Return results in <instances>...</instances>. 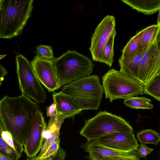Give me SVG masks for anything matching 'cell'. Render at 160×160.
I'll return each instance as SVG.
<instances>
[{
    "instance_id": "d4e9b609",
    "label": "cell",
    "mask_w": 160,
    "mask_h": 160,
    "mask_svg": "<svg viewBox=\"0 0 160 160\" xmlns=\"http://www.w3.org/2000/svg\"><path fill=\"white\" fill-rule=\"evenodd\" d=\"M36 49L37 55L40 58L47 60H52L55 59L51 46L39 45L36 47Z\"/></svg>"
},
{
    "instance_id": "30bf717a",
    "label": "cell",
    "mask_w": 160,
    "mask_h": 160,
    "mask_svg": "<svg viewBox=\"0 0 160 160\" xmlns=\"http://www.w3.org/2000/svg\"><path fill=\"white\" fill-rule=\"evenodd\" d=\"M47 124L42 112L39 110L32 122L23 146L24 152L28 158L36 156L40 151L44 140L43 133Z\"/></svg>"
},
{
    "instance_id": "d6a6232c",
    "label": "cell",
    "mask_w": 160,
    "mask_h": 160,
    "mask_svg": "<svg viewBox=\"0 0 160 160\" xmlns=\"http://www.w3.org/2000/svg\"><path fill=\"white\" fill-rule=\"evenodd\" d=\"M0 160H13L9 157L0 153Z\"/></svg>"
},
{
    "instance_id": "836d02e7",
    "label": "cell",
    "mask_w": 160,
    "mask_h": 160,
    "mask_svg": "<svg viewBox=\"0 0 160 160\" xmlns=\"http://www.w3.org/2000/svg\"><path fill=\"white\" fill-rule=\"evenodd\" d=\"M6 131L4 125L0 119V136L3 131Z\"/></svg>"
},
{
    "instance_id": "ba28073f",
    "label": "cell",
    "mask_w": 160,
    "mask_h": 160,
    "mask_svg": "<svg viewBox=\"0 0 160 160\" xmlns=\"http://www.w3.org/2000/svg\"><path fill=\"white\" fill-rule=\"evenodd\" d=\"M115 17L107 15L96 28L91 38V46L89 48L94 61L102 63L103 49L115 28Z\"/></svg>"
},
{
    "instance_id": "8992f818",
    "label": "cell",
    "mask_w": 160,
    "mask_h": 160,
    "mask_svg": "<svg viewBox=\"0 0 160 160\" xmlns=\"http://www.w3.org/2000/svg\"><path fill=\"white\" fill-rule=\"evenodd\" d=\"M102 79L106 98L111 102L143 94L144 86L141 82L114 68L109 69Z\"/></svg>"
},
{
    "instance_id": "f546056e",
    "label": "cell",
    "mask_w": 160,
    "mask_h": 160,
    "mask_svg": "<svg viewBox=\"0 0 160 160\" xmlns=\"http://www.w3.org/2000/svg\"><path fill=\"white\" fill-rule=\"evenodd\" d=\"M47 117H51L61 115L59 113L55 103L53 102L49 107L46 108Z\"/></svg>"
},
{
    "instance_id": "1f68e13d",
    "label": "cell",
    "mask_w": 160,
    "mask_h": 160,
    "mask_svg": "<svg viewBox=\"0 0 160 160\" xmlns=\"http://www.w3.org/2000/svg\"><path fill=\"white\" fill-rule=\"evenodd\" d=\"M8 74V72L6 68L0 64V87L4 79V77Z\"/></svg>"
},
{
    "instance_id": "3957f363",
    "label": "cell",
    "mask_w": 160,
    "mask_h": 160,
    "mask_svg": "<svg viewBox=\"0 0 160 160\" xmlns=\"http://www.w3.org/2000/svg\"><path fill=\"white\" fill-rule=\"evenodd\" d=\"M98 75H90L66 84L60 92L74 98L82 110H97L104 93Z\"/></svg>"
},
{
    "instance_id": "5bb4252c",
    "label": "cell",
    "mask_w": 160,
    "mask_h": 160,
    "mask_svg": "<svg viewBox=\"0 0 160 160\" xmlns=\"http://www.w3.org/2000/svg\"><path fill=\"white\" fill-rule=\"evenodd\" d=\"M52 96L59 113L66 118H73L82 111L74 98L60 91L53 92Z\"/></svg>"
},
{
    "instance_id": "d6986e66",
    "label": "cell",
    "mask_w": 160,
    "mask_h": 160,
    "mask_svg": "<svg viewBox=\"0 0 160 160\" xmlns=\"http://www.w3.org/2000/svg\"><path fill=\"white\" fill-rule=\"evenodd\" d=\"M144 29L141 39L143 52L160 39V23L152 25Z\"/></svg>"
},
{
    "instance_id": "4316f807",
    "label": "cell",
    "mask_w": 160,
    "mask_h": 160,
    "mask_svg": "<svg viewBox=\"0 0 160 160\" xmlns=\"http://www.w3.org/2000/svg\"><path fill=\"white\" fill-rule=\"evenodd\" d=\"M66 153L64 150L60 147L57 152L51 156L44 158H38L36 156L31 158H28L26 160H64Z\"/></svg>"
},
{
    "instance_id": "277c9868",
    "label": "cell",
    "mask_w": 160,
    "mask_h": 160,
    "mask_svg": "<svg viewBox=\"0 0 160 160\" xmlns=\"http://www.w3.org/2000/svg\"><path fill=\"white\" fill-rule=\"evenodd\" d=\"M52 62L61 87L91 75L94 67L88 57L74 50H68Z\"/></svg>"
},
{
    "instance_id": "2e32d148",
    "label": "cell",
    "mask_w": 160,
    "mask_h": 160,
    "mask_svg": "<svg viewBox=\"0 0 160 160\" xmlns=\"http://www.w3.org/2000/svg\"><path fill=\"white\" fill-rule=\"evenodd\" d=\"M122 2L138 12L151 15L160 10V0H122Z\"/></svg>"
},
{
    "instance_id": "e0dca14e",
    "label": "cell",
    "mask_w": 160,
    "mask_h": 160,
    "mask_svg": "<svg viewBox=\"0 0 160 160\" xmlns=\"http://www.w3.org/2000/svg\"><path fill=\"white\" fill-rule=\"evenodd\" d=\"M142 54L129 58H123L120 57L118 60L119 71L128 77L139 81V65Z\"/></svg>"
},
{
    "instance_id": "7c38bea8",
    "label": "cell",
    "mask_w": 160,
    "mask_h": 160,
    "mask_svg": "<svg viewBox=\"0 0 160 160\" xmlns=\"http://www.w3.org/2000/svg\"><path fill=\"white\" fill-rule=\"evenodd\" d=\"M109 148L124 151L137 150L139 144L133 132H115L95 140Z\"/></svg>"
},
{
    "instance_id": "9c48e42d",
    "label": "cell",
    "mask_w": 160,
    "mask_h": 160,
    "mask_svg": "<svg viewBox=\"0 0 160 160\" xmlns=\"http://www.w3.org/2000/svg\"><path fill=\"white\" fill-rule=\"evenodd\" d=\"M160 39L142 53L139 63L138 80L144 86L160 74Z\"/></svg>"
},
{
    "instance_id": "484cf974",
    "label": "cell",
    "mask_w": 160,
    "mask_h": 160,
    "mask_svg": "<svg viewBox=\"0 0 160 160\" xmlns=\"http://www.w3.org/2000/svg\"><path fill=\"white\" fill-rule=\"evenodd\" d=\"M0 153L13 160H18L21 157L8 145L0 136Z\"/></svg>"
},
{
    "instance_id": "52a82bcc",
    "label": "cell",
    "mask_w": 160,
    "mask_h": 160,
    "mask_svg": "<svg viewBox=\"0 0 160 160\" xmlns=\"http://www.w3.org/2000/svg\"><path fill=\"white\" fill-rule=\"evenodd\" d=\"M16 72L19 88L23 94L38 104L43 103L47 99L46 92L37 78L31 62L24 56H16Z\"/></svg>"
},
{
    "instance_id": "ffe728a7",
    "label": "cell",
    "mask_w": 160,
    "mask_h": 160,
    "mask_svg": "<svg viewBox=\"0 0 160 160\" xmlns=\"http://www.w3.org/2000/svg\"><path fill=\"white\" fill-rule=\"evenodd\" d=\"M152 100L145 97H133L125 99L123 103L126 106L135 109L151 110L153 105L150 102Z\"/></svg>"
},
{
    "instance_id": "e575fe53",
    "label": "cell",
    "mask_w": 160,
    "mask_h": 160,
    "mask_svg": "<svg viewBox=\"0 0 160 160\" xmlns=\"http://www.w3.org/2000/svg\"><path fill=\"white\" fill-rule=\"evenodd\" d=\"M4 0H0V12L2 8Z\"/></svg>"
},
{
    "instance_id": "4dcf8cb0",
    "label": "cell",
    "mask_w": 160,
    "mask_h": 160,
    "mask_svg": "<svg viewBox=\"0 0 160 160\" xmlns=\"http://www.w3.org/2000/svg\"><path fill=\"white\" fill-rule=\"evenodd\" d=\"M93 160H136L131 158L118 156H103Z\"/></svg>"
},
{
    "instance_id": "6da1fadb",
    "label": "cell",
    "mask_w": 160,
    "mask_h": 160,
    "mask_svg": "<svg viewBox=\"0 0 160 160\" xmlns=\"http://www.w3.org/2000/svg\"><path fill=\"white\" fill-rule=\"evenodd\" d=\"M39 108L23 94L14 97L6 95L0 99V119L6 130L23 146L32 122Z\"/></svg>"
},
{
    "instance_id": "7402d4cb",
    "label": "cell",
    "mask_w": 160,
    "mask_h": 160,
    "mask_svg": "<svg viewBox=\"0 0 160 160\" xmlns=\"http://www.w3.org/2000/svg\"><path fill=\"white\" fill-rule=\"evenodd\" d=\"M116 34V28H115L103 51L102 63L106 64L109 67L112 66L113 62L114 40Z\"/></svg>"
},
{
    "instance_id": "cb8c5ba5",
    "label": "cell",
    "mask_w": 160,
    "mask_h": 160,
    "mask_svg": "<svg viewBox=\"0 0 160 160\" xmlns=\"http://www.w3.org/2000/svg\"><path fill=\"white\" fill-rule=\"evenodd\" d=\"M1 137L8 145L22 156L24 151L23 146L17 141L9 132L7 131H3L1 134Z\"/></svg>"
},
{
    "instance_id": "7a4b0ae2",
    "label": "cell",
    "mask_w": 160,
    "mask_h": 160,
    "mask_svg": "<svg viewBox=\"0 0 160 160\" xmlns=\"http://www.w3.org/2000/svg\"><path fill=\"white\" fill-rule=\"evenodd\" d=\"M33 0H4L0 12V38L11 39L22 32L31 16Z\"/></svg>"
},
{
    "instance_id": "603a6c76",
    "label": "cell",
    "mask_w": 160,
    "mask_h": 160,
    "mask_svg": "<svg viewBox=\"0 0 160 160\" xmlns=\"http://www.w3.org/2000/svg\"><path fill=\"white\" fill-rule=\"evenodd\" d=\"M143 93L148 94L160 101V74L156 75L144 87Z\"/></svg>"
},
{
    "instance_id": "9a60e30c",
    "label": "cell",
    "mask_w": 160,
    "mask_h": 160,
    "mask_svg": "<svg viewBox=\"0 0 160 160\" xmlns=\"http://www.w3.org/2000/svg\"><path fill=\"white\" fill-rule=\"evenodd\" d=\"M66 117L59 115L50 118L47 127L43 133L45 141L40 153L37 156L40 158L46 152L51 144L57 139L59 138V132L61 126Z\"/></svg>"
},
{
    "instance_id": "8fae6325",
    "label": "cell",
    "mask_w": 160,
    "mask_h": 160,
    "mask_svg": "<svg viewBox=\"0 0 160 160\" xmlns=\"http://www.w3.org/2000/svg\"><path fill=\"white\" fill-rule=\"evenodd\" d=\"M30 62L39 82L48 92H54L61 88L52 60L42 59L36 55Z\"/></svg>"
},
{
    "instance_id": "f1b7e54d",
    "label": "cell",
    "mask_w": 160,
    "mask_h": 160,
    "mask_svg": "<svg viewBox=\"0 0 160 160\" xmlns=\"http://www.w3.org/2000/svg\"><path fill=\"white\" fill-rule=\"evenodd\" d=\"M153 150V149L149 147L146 144L141 143L137 151L140 158H145Z\"/></svg>"
},
{
    "instance_id": "83f0119b",
    "label": "cell",
    "mask_w": 160,
    "mask_h": 160,
    "mask_svg": "<svg viewBox=\"0 0 160 160\" xmlns=\"http://www.w3.org/2000/svg\"><path fill=\"white\" fill-rule=\"evenodd\" d=\"M60 138L55 140L44 153L39 158H46L57 152L60 148Z\"/></svg>"
},
{
    "instance_id": "ac0fdd59",
    "label": "cell",
    "mask_w": 160,
    "mask_h": 160,
    "mask_svg": "<svg viewBox=\"0 0 160 160\" xmlns=\"http://www.w3.org/2000/svg\"><path fill=\"white\" fill-rule=\"evenodd\" d=\"M144 30L143 28L138 32L130 39L121 50V58H131L143 52L141 39Z\"/></svg>"
},
{
    "instance_id": "44dd1931",
    "label": "cell",
    "mask_w": 160,
    "mask_h": 160,
    "mask_svg": "<svg viewBox=\"0 0 160 160\" xmlns=\"http://www.w3.org/2000/svg\"><path fill=\"white\" fill-rule=\"evenodd\" d=\"M136 135L138 140L145 144H152L157 145L160 141L159 134L151 129L142 130L137 132Z\"/></svg>"
},
{
    "instance_id": "5b68a950",
    "label": "cell",
    "mask_w": 160,
    "mask_h": 160,
    "mask_svg": "<svg viewBox=\"0 0 160 160\" xmlns=\"http://www.w3.org/2000/svg\"><path fill=\"white\" fill-rule=\"evenodd\" d=\"M133 132V128L125 119L105 111L85 120L79 133L89 141L113 132Z\"/></svg>"
},
{
    "instance_id": "4fadbf2b",
    "label": "cell",
    "mask_w": 160,
    "mask_h": 160,
    "mask_svg": "<svg viewBox=\"0 0 160 160\" xmlns=\"http://www.w3.org/2000/svg\"><path fill=\"white\" fill-rule=\"evenodd\" d=\"M81 147L88 153L86 157L88 160H93L103 156L122 157L140 160L137 150L124 151L114 149L101 144L95 140L87 141L82 144Z\"/></svg>"
},
{
    "instance_id": "d590c367",
    "label": "cell",
    "mask_w": 160,
    "mask_h": 160,
    "mask_svg": "<svg viewBox=\"0 0 160 160\" xmlns=\"http://www.w3.org/2000/svg\"><path fill=\"white\" fill-rule=\"evenodd\" d=\"M6 56H7V55H5V54L0 55V60L3 58L5 57Z\"/></svg>"
}]
</instances>
